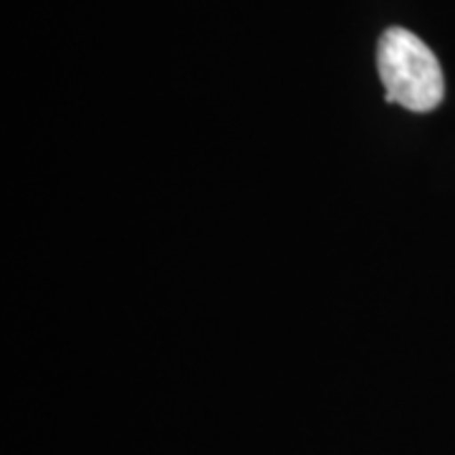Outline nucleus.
<instances>
[{"label": "nucleus", "instance_id": "1", "mask_svg": "<svg viewBox=\"0 0 455 455\" xmlns=\"http://www.w3.org/2000/svg\"><path fill=\"white\" fill-rule=\"evenodd\" d=\"M377 68L387 101L410 112H433L445 97L438 56L407 28H387L377 46Z\"/></svg>", "mask_w": 455, "mask_h": 455}]
</instances>
